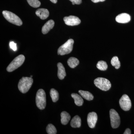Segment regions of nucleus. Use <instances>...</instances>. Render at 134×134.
<instances>
[{
    "label": "nucleus",
    "instance_id": "obj_1",
    "mask_svg": "<svg viewBox=\"0 0 134 134\" xmlns=\"http://www.w3.org/2000/svg\"><path fill=\"white\" fill-rule=\"evenodd\" d=\"M33 80L30 77H23L19 81L18 88L19 91L25 93L29 91L33 83Z\"/></svg>",
    "mask_w": 134,
    "mask_h": 134
},
{
    "label": "nucleus",
    "instance_id": "obj_2",
    "mask_svg": "<svg viewBox=\"0 0 134 134\" xmlns=\"http://www.w3.org/2000/svg\"><path fill=\"white\" fill-rule=\"evenodd\" d=\"M36 104L38 108L40 110H44L46 105L45 92L43 89H40L36 94Z\"/></svg>",
    "mask_w": 134,
    "mask_h": 134
},
{
    "label": "nucleus",
    "instance_id": "obj_3",
    "mask_svg": "<svg viewBox=\"0 0 134 134\" xmlns=\"http://www.w3.org/2000/svg\"><path fill=\"white\" fill-rule=\"evenodd\" d=\"M2 14L5 19L9 23L18 26H21L23 24V22L21 19L12 12L4 10L2 12Z\"/></svg>",
    "mask_w": 134,
    "mask_h": 134
},
{
    "label": "nucleus",
    "instance_id": "obj_4",
    "mask_svg": "<svg viewBox=\"0 0 134 134\" xmlns=\"http://www.w3.org/2000/svg\"><path fill=\"white\" fill-rule=\"evenodd\" d=\"M94 83L98 88L103 91H107L111 87V83L110 81L103 77L96 78L94 80Z\"/></svg>",
    "mask_w": 134,
    "mask_h": 134
},
{
    "label": "nucleus",
    "instance_id": "obj_5",
    "mask_svg": "<svg viewBox=\"0 0 134 134\" xmlns=\"http://www.w3.org/2000/svg\"><path fill=\"white\" fill-rule=\"evenodd\" d=\"M25 58L23 55H19L15 58L7 68V71L12 72L21 66L24 62Z\"/></svg>",
    "mask_w": 134,
    "mask_h": 134
},
{
    "label": "nucleus",
    "instance_id": "obj_6",
    "mask_svg": "<svg viewBox=\"0 0 134 134\" xmlns=\"http://www.w3.org/2000/svg\"><path fill=\"white\" fill-rule=\"evenodd\" d=\"M74 44V40L73 39L69 40L59 48L58 51V55H64L71 53L73 50Z\"/></svg>",
    "mask_w": 134,
    "mask_h": 134
},
{
    "label": "nucleus",
    "instance_id": "obj_7",
    "mask_svg": "<svg viewBox=\"0 0 134 134\" xmlns=\"http://www.w3.org/2000/svg\"><path fill=\"white\" fill-rule=\"evenodd\" d=\"M111 124L112 127L116 129L119 126L120 124V119L117 112L114 109H111L110 111Z\"/></svg>",
    "mask_w": 134,
    "mask_h": 134
},
{
    "label": "nucleus",
    "instance_id": "obj_8",
    "mask_svg": "<svg viewBox=\"0 0 134 134\" xmlns=\"http://www.w3.org/2000/svg\"><path fill=\"white\" fill-rule=\"evenodd\" d=\"M119 104L121 109L125 111H129L132 107L131 100L129 96L126 94L123 95L120 99Z\"/></svg>",
    "mask_w": 134,
    "mask_h": 134
},
{
    "label": "nucleus",
    "instance_id": "obj_9",
    "mask_svg": "<svg viewBox=\"0 0 134 134\" xmlns=\"http://www.w3.org/2000/svg\"><path fill=\"white\" fill-rule=\"evenodd\" d=\"M65 24L69 26H75L80 24L81 21L79 18L74 16L70 15L65 17L63 18Z\"/></svg>",
    "mask_w": 134,
    "mask_h": 134
},
{
    "label": "nucleus",
    "instance_id": "obj_10",
    "mask_svg": "<svg viewBox=\"0 0 134 134\" xmlns=\"http://www.w3.org/2000/svg\"><path fill=\"white\" fill-rule=\"evenodd\" d=\"M98 120V116L96 113L92 112L88 114L87 122L88 125L91 128L95 127Z\"/></svg>",
    "mask_w": 134,
    "mask_h": 134
},
{
    "label": "nucleus",
    "instance_id": "obj_11",
    "mask_svg": "<svg viewBox=\"0 0 134 134\" xmlns=\"http://www.w3.org/2000/svg\"><path fill=\"white\" fill-rule=\"evenodd\" d=\"M131 17L129 14L126 13H122L117 15L115 20L120 23H127L130 21Z\"/></svg>",
    "mask_w": 134,
    "mask_h": 134
},
{
    "label": "nucleus",
    "instance_id": "obj_12",
    "mask_svg": "<svg viewBox=\"0 0 134 134\" xmlns=\"http://www.w3.org/2000/svg\"><path fill=\"white\" fill-rule=\"evenodd\" d=\"M36 14L40 19L43 20L47 19L49 15V12L48 10L44 8L39 9L37 10Z\"/></svg>",
    "mask_w": 134,
    "mask_h": 134
},
{
    "label": "nucleus",
    "instance_id": "obj_13",
    "mask_svg": "<svg viewBox=\"0 0 134 134\" xmlns=\"http://www.w3.org/2000/svg\"><path fill=\"white\" fill-rule=\"evenodd\" d=\"M54 25V22L53 20L51 19L48 21L42 27V33L44 34H46L53 28Z\"/></svg>",
    "mask_w": 134,
    "mask_h": 134
},
{
    "label": "nucleus",
    "instance_id": "obj_14",
    "mask_svg": "<svg viewBox=\"0 0 134 134\" xmlns=\"http://www.w3.org/2000/svg\"><path fill=\"white\" fill-rule=\"evenodd\" d=\"M58 77L60 80H62L64 79L66 76L65 68L62 63H58Z\"/></svg>",
    "mask_w": 134,
    "mask_h": 134
},
{
    "label": "nucleus",
    "instance_id": "obj_15",
    "mask_svg": "<svg viewBox=\"0 0 134 134\" xmlns=\"http://www.w3.org/2000/svg\"><path fill=\"white\" fill-rule=\"evenodd\" d=\"M81 125V120L78 115H76L72 119L70 125L73 128H79Z\"/></svg>",
    "mask_w": 134,
    "mask_h": 134
},
{
    "label": "nucleus",
    "instance_id": "obj_16",
    "mask_svg": "<svg viewBox=\"0 0 134 134\" xmlns=\"http://www.w3.org/2000/svg\"><path fill=\"white\" fill-rule=\"evenodd\" d=\"M61 122L63 125H66L69 122L71 117L68 113L66 111H63L61 114Z\"/></svg>",
    "mask_w": 134,
    "mask_h": 134
},
{
    "label": "nucleus",
    "instance_id": "obj_17",
    "mask_svg": "<svg viewBox=\"0 0 134 134\" xmlns=\"http://www.w3.org/2000/svg\"><path fill=\"white\" fill-rule=\"evenodd\" d=\"M72 98L74 99L75 103L76 105L81 106L83 103V100L81 96L77 93H73L71 94Z\"/></svg>",
    "mask_w": 134,
    "mask_h": 134
},
{
    "label": "nucleus",
    "instance_id": "obj_18",
    "mask_svg": "<svg viewBox=\"0 0 134 134\" xmlns=\"http://www.w3.org/2000/svg\"><path fill=\"white\" fill-rule=\"evenodd\" d=\"M79 93L83 98L85 99L86 100H91L93 99V96L92 94L88 91L79 90Z\"/></svg>",
    "mask_w": 134,
    "mask_h": 134
},
{
    "label": "nucleus",
    "instance_id": "obj_19",
    "mask_svg": "<svg viewBox=\"0 0 134 134\" xmlns=\"http://www.w3.org/2000/svg\"><path fill=\"white\" fill-rule=\"evenodd\" d=\"M79 60L74 57L70 58L68 60V65L71 68H74L79 65Z\"/></svg>",
    "mask_w": 134,
    "mask_h": 134
},
{
    "label": "nucleus",
    "instance_id": "obj_20",
    "mask_svg": "<svg viewBox=\"0 0 134 134\" xmlns=\"http://www.w3.org/2000/svg\"><path fill=\"white\" fill-rule=\"evenodd\" d=\"M50 95L53 102H57L59 99V93L55 89L53 88L51 89L50 91Z\"/></svg>",
    "mask_w": 134,
    "mask_h": 134
},
{
    "label": "nucleus",
    "instance_id": "obj_21",
    "mask_svg": "<svg viewBox=\"0 0 134 134\" xmlns=\"http://www.w3.org/2000/svg\"><path fill=\"white\" fill-rule=\"evenodd\" d=\"M97 67L98 69L100 70H106L108 68V65L107 63L105 62L104 61H100L98 62L97 65Z\"/></svg>",
    "mask_w": 134,
    "mask_h": 134
},
{
    "label": "nucleus",
    "instance_id": "obj_22",
    "mask_svg": "<svg viewBox=\"0 0 134 134\" xmlns=\"http://www.w3.org/2000/svg\"><path fill=\"white\" fill-rule=\"evenodd\" d=\"M111 64L115 67L116 69H119L120 67V63L117 56L113 57L111 60Z\"/></svg>",
    "mask_w": 134,
    "mask_h": 134
},
{
    "label": "nucleus",
    "instance_id": "obj_23",
    "mask_svg": "<svg viewBox=\"0 0 134 134\" xmlns=\"http://www.w3.org/2000/svg\"><path fill=\"white\" fill-rule=\"evenodd\" d=\"M46 131L48 134H56L57 130L55 126L52 124H48L46 128Z\"/></svg>",
    "mask_w": 134,
    "mask_h": 134
},
{
    "label": "nucleus",
    "instance_id": "obj_24",
    "mask_svg": "<svg viewBox=\"0 0 134 134\" xmlns=\"http://www.w3.org/2000/svg\"><path fill=\"white\" fill-rule=\"evenodd\" d=\"M29 5L33 8H38L41 5V2L38 0H27Z\"/></svg>",
    "mask_w": 134,
    "mask_h": 134
},
{
    "label": "nucleus",
    "instance_id": "obj_25",
    "mask_svg": "<svg viewBox=\"0 0 134 134\" xmlns=\"http://www.w3.org/2000/svg\"><path fill=\"white\" fill-rule=\"evenodd\" d=\"M10 47L14 51H16L17 50L16 44L14 42H10L9 44Z\"/></svg>",
    "mask_w": 134,
    "mask_h": 134
},
{
    "label": "nucleus",
    "instance_id": "obj_26",
    "mask_svg": "<svg viewBox=\"0 0 134 134\" xmlns=\"http://www.w3.org/2000/svg\"><path fill=\"white\" fill-rule=\"evenodd\" d=\"M72 3H74L77 5L81 4L82 2V0H69Z\"/></svg>",
    "mask_w": 134,
    "mask_h": 134
},
{
    "label": "nucleus",
    "instance_id": "obj_27",
    "mask_svg": "<svg viewBox=\"0 0 134 134\" xmlns=\"http://www.w3.org/2000/svg\"><path fill=\"white\" fill-rule=\"evenodd\" d=\"M124 134H131V132L130 130L129 129H127L125 130V132H124Z\"/></svg>",
    "mask_w": 134,
    "mask_h": 134
},
{
    "label": "nucleus",
    "instance_id": "obj_28",
    "mask_svg": "<svg viewBox=\"0 0 134 134\" xmlns=\"http://www.w3.org/2000/svg\"><path fill=\"white\" fill-rule=\"evenodd\" d=\"M105 1V0H91L94 3H98L100 2H104Z\"/></svg>",
    "mask_w": 134,
    "mask_h": 134
},
{
    "label": "nucleus",
    "instance_id": "obj_29",
    "mask_svg": "<svg viewBox=\"0 0 134 134\" xmlns=\"http://www.w3.org/2000/svg\"><path fill=\"white\" fill-rule=\"evenodd\" d=\"M50 1L54 3H56L58 1V0H50Z\"/></svg>",
    "mask_w": 134,
    "mask_h": 134
},
{
    "label": "nucleus",
    "instance_id": "obj_30",
    "mask_svg": "<svg viewBox=\"0 0 134 134\" xmlns=\"http://www.w3.org/2000/svg\"><path fill=\"white\" fill-rule=\"evenodd\" d=\"M72 5H75V4L74 3H72Z\"/></svg>",
    "mask_w": 134,
    "mask_h": 134
},
{
    "label": "nucleus",
    "instance_id": "obj_31",
    "mask_svg": "<svg viewBox=\"0 0 134 134\" xmlns=\"http://www.w3.org/2000/svg\"><path fill=\"white\" fill-rule=\"evenodd\" d=\"M32 76H31L30 77H31V78H32Z\"/></svg>",
    "mask_w": 134,
    "mask_h": 134
}]
</instances>
